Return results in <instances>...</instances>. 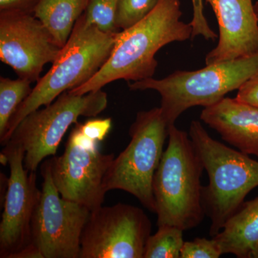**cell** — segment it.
Returning a JSON list of instances; mask_svg holds the SVG:
<instances>
[{"instance_id": "cell-5", "label": "cell", "mask_w": 258, "mask_h": 258, "mask_svg": "<svg viewBox=\"0 0 258 258\" xmlns=\"http://www.w3.org/2000/svg\"><path fill=\"white\" fill-rule=\"evenodd\" d=\"M257 74L258 52L197 71H176L162 79L151 78L132 82L128 87L132 91L153 90L159 93L160 108L169 126L175 124L186 110L215 104Z\"/></svg>"}, {"instance_id": "cell-14", "label": "cell", "mask_w": 258, "mask_h": 258, "mask_svg": "<svg viewBox=\"0 0 258 258\" xmlns=\"http://www.w3.org/2000/svg\"><path fill=\"white\" fill-rule=\"evenodd\" d=\"M200 119L239 151L258 158V109L225 98L204 108Z\"/></svg>"}, {"instance_id": "cell-12", "label": "cell", "mask_w": 258, "mask_h": 258, "mask_svg": "<svg viewBox=\"0 0 258 258\" xmlns=\"http://www.w3.org/2000/svg\"><path fill=\"white\" fill-rule=\"evenodd\" d=\"M60 50L34 14L0 12V60L18 78L37 82L44 67L55 60Z\"/></svg>"}, {"instance_id": "cell-19", "label": "cell", "mask_w": 258, "mask_h": 258, "mask_svg": "<svg viewBox=\"0 0 258 258\" xmlns=\"http://www.w3.org/2000/svg\"><path fill=\"white\" fill-rule=\"evenodd\" d=\"M160 0H118L115 12V27L126 30L144 20L157 8Z\"/></svg>"}, {"instance_id": "cell-2", "label": "cell", "mask_w": 258, "mask_h": 258, "mask_svg": "<svg viewBox=\"0 0 258 258\" xmlns=\"http://www.w3.org/2000/svg\"><path fill=\"white\" fill-rule=\"evenodd\" d=\"M118 32L102 31L88 23L83 13L50 69L37 81L12 117L0 138L2 146L9 142L15 128L29 113L50 104L62 93L92 79L111 55Z\"/></svg>"}, {"instance_id": "cell-18", "label": "cell", "mask_w": 258, "mask_h": 258, "mask_svg": "<svg viewBox=\"0 0 258 258\" xmlns=\"http://www.w3.org/2000/svg\"><path fill=\"white\" fill-rule=\"evenodd\" d=\"M184 230L172 225L158 227L148 239L144 258H179L184 244Z\"/></svg>"}, {"instance_id": "cell-21", "label": "cell", "mask_w": 258, "mask_h": 258, "mask_svg": "<svg viewBox=\"0 0 258 258\" xmlns=\"http://www.w3.org/2000/svg\"><path fill=\"white\" fill-rule=\"evenodd\" d=\"M223 255L215 239L197 237L184 242L181 249V258H219Z\"/></svg>"}, {"instance_id": "cell-3", "label": "cell", "mask_w": 258, "mask_h": 258, "mask_svg": "<svg viewBox=\"0 0 258 258\" xmlns=\"http://www.w3.org/2000/svg\"><path fill=\"white\" fill-rule=\"evenodd\" d=\"M168 137L153 180L157 227L191 230L206 216L201 184L205 167L189 134L173 124L169 126Z\"/></svg>"}, {"instance_id": "cell-4", "label": "cell", "mask_w": 258, "mask_h": 258, "mask_svg": "<svg viewBox=\"0 0 258 258\" xmlns=\"http://www.w3.org/2000/svg\"><path fill=\"white\" fill-rule=\"evenodd\" d=\"M189 135L208 174L203 205L213 237L258 186V161L212 138L198 120L191 121Z\"/></svg>"}, {"instance_id": "cell-1", "label": "cell", "mask_w": 258, "mask_h": 258, "mask_svg": "<svg viewBox=\"0 0 258 258\" xmlns=\"http://www.w3.org/2000/svg\"><path fill=\"white\" fill-rule=\"evenodd\" d=\"M181 15L179 0H160L144 20L117 33L106 63L90 81L69 92L83 95L118 80L137 82L153 78L159 50L168 44L191 38V25L181 20Z\"/></svg>"}, {"instance_id": "cell-22", "label": "cell", "mask_w": 258, "mask_h": 258, "mask_svg": "<svg viewBox=\"0 0 258 258\" xmlns=\"http://www.w3.org/2000/svg\"><path fill=\"white\" fill-rule=\"evenodd\" d=\"M192 4V19L190 22L192 33L191 39L203 37L207 40H215L217 35L209 25L204 11L203 0H191Z\"/></svg>"}, {"instance_id": "cell-17", "label": "cell", "mask_w": 258, "mask_h": 258, "mask_svg": "<svg viewBox=\"0 0 258 258\" xmlns=\"http://www.w3.org/2000/svg\"><path fill=\"white\" fill-rule=\"evenodd\" d=\"M31 82L0 77V138L4 136L13 115L32 92Z\"/></svg>"}, {"instance_id": "cell-25", "label": "cell", "mask_w": 258, "mask_h": 258, "mask_svg": "<svg viewBox=\"0 0 258 258\" xmlns=\"http://www.w3.org/2000/svg\"><path fill=\"white\" fill-rule=\"evenodd\" d=\"M41 0H0V12L34 14L35 10Z\"/></svg>"}, {"instance_id": "cell-8", "label": "cell", "mask_w": 258, "mask_h": 258, "mask_svg": "<svg viewBox=\"0 0 258 258\" xmlns=\"http://www.w3.org/2000/svg\"><path fill=\"white\" fill-rule=\"evenodd\" d=\"M40 199L32 215L31 242L42 258H79L81 235L91 211L57 191L50 159L42 166Z\"/></svg>"}, {"instance_id": "cell-10", "label": "cell", "mask_w": 258, "mask_h": 258, "mask_svg": "<svg viewBox=\"0 0 258 258\" xmlns=\"http://www.w3.org/2000/svg\"><path fill=\"white\" fill-rule=\"evenodd\" d=\"M98 144L85 136L76 124L63 154L50 159L52 180L60 196L91 212L103 205L107 193L103 181L115 158L113 154H102Z\"/></svg>"}, {"instance_id": "cell-7", "label": "cell", "mask_w": 258, "mask_h": 258, "mask_svg": "<svg viewBox=\"0 0 258 258\" xmlns=\"http://www.w3.org/2000/svg\"><path fill=\"white\" fill-rule=\"evenodd\" d=\"M108 96L101 90L83 95L67 91L43 108L29 113L21 120L9 142L25 150L24 166L36 171L39 164L54 157L68 129L81 116L96 117L106 109Z\"/></svg>"}, {"instance_id": "cell-23", "label": "cell", "mask_w": 258, "mask_h": 258, "mask_svg": "<svg viewBox=\"0 0 258 258\" xmlns=\"http://www.w3.org/2000/svg\"><path fill=\"white\" fill-rule=\"evenodd\" d=\"M76 124L85 136L99 143L104 140L111 131L112 119L111 118H93L83 124L78 123Z\"/></svg>"}, {"instance_id": "cell-11", "label": "cell", "mask_w": 258, "mask_h": 258, "mask_svg": "<svg viewBox=\"0 0 258 258\" xmlns=\"http://www.w3.org/2000/svg\"><path fill=\"white\" fill-rule=\"evenodd\" d=\"M2 152L8 157L10 173L0 223V257L17 258L32 244V215L41 190L35 171L24 166L25 150L20 144L9 142Z\"/></svg>"}, {"instance_id": "cell-24", "label": "cell", "mask_w": 258, "mask_h": 258, "mask_svg": "<svg viewBox=\"0 0 258 258\" xmlns=\"http://www.w3.org/2000/svg\"><path fill=\"white\" fill-rule=\"evenodd\" d=\"M236 99L258 109V74L237 90Z\"/></svg>"}, {"instance_id": "cell-26", "label": "cell", "mask_w": 258, "mask_h": 258, "mask_svg": "<svg viewBox=\"0 0 258 258\" xmlns=\"http://www.w3.org/2000/svg\"><path fill=\"white\" fill-rule=\"evenodd\" d=\"M254 9H255L256 14H257L258 18V0L256 2L255 4H254Z\"/></svg>"}, {"instance_id": "cell-16", "label": "cell", "mask_w": 258, "mask_h": 258, "mask_svg": "<svg viewBox=\"0 0 258 258\" xmlns=\"http://www.w3.org/2000/svg\"><path fill=\"white\" fill-rule=\"evenodd\" d=\"M90 0H41L34 15L46 28L57 46L67 43L76 22L86 11Z\"/></svg>"}, {"instance_id": "cell-9", "label": "cell", "mask_w": 258, "mask_h": 258, "mask_svg": "<svg viewBox=\"0 0 258 258\" xmlns=\"http://www.w3.org/2000/svg\"><path fill=\"white\" fill-rule=\"evenodd\" d=\"M152 222L143 210L118 203L90 213L79 258H144Z\"/></svg>"}, {"instance_id": "cell-15", "label": "cell", "mask_w": 258, "mask_h": 258, "mask_svg": "<svg viewBox=\"0 0 258 258\" xmlns=\"http://www.w3.org/2000/svg\"><path fill=\"white\" fill-rule=\"evenodd\" d=\"M222 254L237 258H258V196L244 202L213 237Z\"/></svg>"}, {"instance_id": "cell-6", "label": "cell", "mask_w": 258, "mask_h": 258, "mask_svg": "<svg viewBox=\"0 0 258 258\" xmlns=\"http://www.w3.org/2000/svg\"><path fill=\"white\" fill-rule=\"evenodd\" d=\"M169 125L160 107L139 111L130 128L131 141L112 161L103 181L106 192L123 190L156 213L153 180L164 154Z\"/></svg>"}, {"instance_id": "cell-20", "label": "cell", "mask_w": 258, "mask_h": 258, "mask_svg": "<svg viewBox=\"0 0 258 258\" xmlns=\"http://www.w3.org/2000/svg\"><path fill=\"white\" fill-rule=\"evenodd\" d=\"M118 0H90L85 12L86 21L102 31L118 32L115 18Z\"/></svg>"}, {"instance_id": "cell-13", "label": "cell", "mask_w": 258, "mask_h": 258, "mask_svg": "<svg viewBox=\"0 0 258 258\" xmlns=\"http://www.w3.org/2000/svg\"><path fill=\"white\" fill-rule=\"evenodd\" d=\"M219 25V41L205 64L235 60L258 52V18L252 0H205Z\"/></svg>"}]
</instances>
